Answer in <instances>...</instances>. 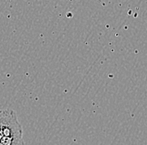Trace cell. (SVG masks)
I'll return each instance as SVG.
<instances>
[{
    "label": "cell",
    "instance_id": "1",
    "mask_svg": "<svg viewBox=\"0 0 147 145\" xmlns=\"http://www.w3.org/2000/svg\"><path fill=\"white\" fill-rule=\"evenodd\" d=\"M0 145H24L23 138H9L4 135L3 130L1 112H0Z\"/></svg>",
    "mask_w": 147,
    "mask_h": 145
}]
</instances>
